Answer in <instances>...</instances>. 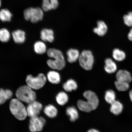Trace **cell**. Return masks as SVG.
I'll return each instance as SVG.
<instances>
[{
	"instance_id": "d6986e66",
	"label": "cell",
	"mask_w": 132,
	"mask_h": 132,
	"mask_svg": "<svg viewBox=\"0 0 132 132\" xmlns=\"http://www.w3.org/2000/svg\"><path fill=\"white\" fill-rule=\"evenodd\" d=\"M66 114L69 116L70 121H75L79 118V113L78 110L74 106L67 107L66 109Z\"/></svg>"
},
{
	"instance_id": "484cf974",
	"label": "cell",
	"mask_w": 132,
	"mask_h": 132,
	"mask_svg": "<svg viewBox=\"0 0 132 132\" xmlns=\"http://www.w3.org/2000/svg\"><path fill=\"white\" fill-rule=\"evenodd\" d=\"M34 50L36 53L38 54H43L45 53L47 51V47L44 42L38 41L34 44Z\"/></svg>"
},
{
	"instance_id": "4dcf8cb0",
	"label": "cell",
	"mask_w": 132,
	"mask_h": 132,
	"mask_svg": "<svg viewBox=\"0 0 132 132\" xmlns=\"http://www.w3.org/2000/svg\"><path fill=\"white\" fill-rule=\"evenodd\" d=\"M115 85L117 89L120 92L125 91L128 90L129 87L128 82L117 80L115 82Z\"/></svg>"
},
{
	"instance_id": "6da1fadb",
	"label": "cell",
	"mask_w": 132,
	"mask_h": 132,
	"mask_svg": "<svg viewBox=\"0 0 132 132\" xmlns=\"http://www.w3.org/2000/svg\"><path fill=\"white\" fill-rule=\"evenodd\" d=\"M10 109L11 113L18 120H24L27 116L26 108L22 102L17 98L13 99L11 100Z\"/></svg>"
},
{
	"instance_id": "9a60e30c",
	"label": "cell",
	"mask_w": 132,
	"mask_h": 132,
	"mask_svg": "<svg viewBox=\"0 0 132 132\" xmlns=\"http://www.w3.org/2000/svg\"><path fill=\"white\" fill-rule=\"evenodd\" d=\"M58 6V0H43L42 8L44 11H47L55 9Z\"/></svg>"
},
{
	"instance_id": "1f68e13d",
	"label": "cell",
	"mask_w": 132,
	"mask_h": 132,
	"mask_svg": "<svg viewBox=\"0 0 132 132\" xmlns=\"http://www.w3.org/2000/svg\"><path fill=\"white\" fill-rule=\"evenodd\" d=\"M125 24L129 27H132V12H129L123 16Z\"/></svg>"
},
{
	"instance_id": "ba28073f",
	"label": "cell",
	"mask_w": 132,
	"mask_h": 132,
	"mask_svg": "<svg viewBox=\"0 0 132 132\" xmlns=\"http://www.w3.org/2000/svg\"><path fill=\"white\" fill-rule=\"evenodd\" d=\"M43 108V105L39 102L34 101L28 104L26 107L28 116L30 118L39 116Z\"/></svg>"
},
{
	"instance_id": "8fae6325",
	"label": "cell",
	"mask_w": 132,
	"mask_h": 132,
	"mask_svg": "<svg viewBox=\"0 0 132 132\" xmlns=\"http://www.w3.org/2000/svg\"><path fill=\"white\" fill-rule=\"evenodd\" d=\"M40 38L44 41L52 43L54 39V31L51 29H43L40 32Z\"/></svg>"
},
{
	"instance_id": "3957f363",
	"label": "cell",
	"mask_w": 132,
	"mask_h": 132,
	"mask_svg": "<svg viewBox=\"0 0 132 132\" xmlns=\"http://www.w3.org/2000/svg\"><path fill=\"white\" fill-rule=\"evenodd\" d=\"M79 64L84 70H90L93 68L94 58L92 51L88 50L82 51L79 59Z\"/></svg>"
},
{
	"instance_id": "836d02e7",
	"label": "cell",
	"mask_w": 132,
	"mask_h": 132,
	"mask_svg": "<svg viewBox=\"0 0 132 132\" xmlns=\"http://www.w3.org/2000/svg\"><path fill=\"white\" fill-rule=\"evenodd\" d=\"M87 132H100L98 130L95 128H91L89 129Z\"/></svg>"
},
{
	"instance_id": "d6a6232c",
	"label": "cell",
	"mask_w": 132,
	"mask_h": 132,
	"mask_svg": "<svg viewBox=\"0 0 132 132\" xmlns=\"http://www.w3.org/2000/svg\"><path fill=\"white\" fill-rule=\"evenodd\" d=\"M128 39L130 41H132V28L130 30L128 35Z\"/></svg>"
},
{
	"instance_id": "7c38bea8",
	"label": "cell",
	"mask_w": 132,
	"mask_h": 132,
	"mask_svg": "<svg viewBox=\"0 0 132 132\" xmlns=\"http://www.w3.org/2000/svg\"><path fill=\"white\" fill-rule=\"evenodd\" d=\"M108 28L106 24L103 21H99L97 22V26L93 29L94 33L100 37H103L106 34Z\"/></svg>"
},
{
	"instance_id": "4fadbf2b",
	"label": "cell",
	"mask_w": 132,
	"mask_h": 132,
	"mask_svg": "<svg viewBox=\"0 0 132 132\" xmlns=\"http://www.w3.org/2000/svg\"><path fill=\"white\" fill-rule=\"evenodd\" d=\"M47 54L48 57L55 60H65L62 52L58 49L50 48L47 51Z\"/></svg>"
},
{
	"instance_id": "d590c367",
	"label": "cell",
	"mask_w": 132,
	"mask_h": 132,
	"mask_svg": "<svg viewBox=\"0 0 132 132\" xmlns=\"http://www.w3.org/2000/svg\"><path fill=\"white\" fill-rule=\"evenodd\" d=\"M1 0H0V7H1Z\"/></svg>"
},
{
	"instance_id": "8992f818",
	"label": "cell",
	"mask_w": 132,
	"mask_h": 132,
	"mask_svg": "<svg viewBox=\"0 0 132 132\" xmlns=\"http://www.w3.org/2000/svg\"><path fill=\"white\" fill-rule=\"evenodd\" d=\"M46 123V120L39 116L30 118L29 129L31 132H39L42 131Z\"/></svg>"
},
{
	"instance_id": "9c48e42d",
	"label": "cell",
	"mask_w": 132,
	"mask_h": 132,
	"mask_svg": "<svg viewBox=\"0 0 132 132\" xmlns=\"http://www.w3.org/2000/svg\"><path fill=\"white\" fill-rule=\"evenodd\" d=\"M47 64L49 67L53 70H61L65 67L66 61L49 59L47 61Z\"/></svg>"
},
{
	"instance_id": "ffe728a7",
	"label": "cell",
	"mask_w": 132,
	"mask_h": 132,
	"mask_svg": "<svg viewBox=\"0 0 132 132\" xmlns=\"http://www.w3.org/2000/svg\"><path fill=\"white\" fill-rule=\"evenodd\" d=\"M56 100L58 104L60 106H64L69 101V96L65 91H61L57 93L56 96Z\"/></svg>"
},
{
	"instance_id": "5bb4252c",
	"label": "cell",
	"mask_w": 132,
	"mask_h": 132,
	"mask_svg": "<svg viewBox=\"0 0 132 132\" xmlns=\"http://www.w3.org/2000/svg\"><path fill=\"white\" fill-rule=\"evenodd\" d=\"M116 77L117 80L126 82L129 83L131 81V75L128 71L125 70H120L117 72Z\"/></svg>"
},
{
	"instance_id": "d4e9b609",
	"label": "cell",
	"mask_w": 132,
	"mask_h": 132,
	"mask_svg": "<svg viewBox=\"0 0 132 132\" xmlns=\"http://www.w3.org/2000/svg\"><path fill=\"white\" fill-rule=\"evenodd\" d=\"M77 106L78 109L82 112L89 113L93 110L86 100H78L77 103Z\"/></svg>"
},
{
	"instance_id": "83f0119b",
	"label": "cell",
	"mask_w": 132,
	"mask_h": 132,
	"mask_svg": "<svg viewBox=\"0 0 132 132\" xmlns=\"http://www.w3.org/2000/svg\"><path fill=\"white\" fill-rule=\"evenodd\" d=\"M116 98L115 92L112 90H108L105 92L104 98L107 103L111 104L114 102Z\"/></svg>"
},
{
	"instance_id": "e0dca14e",
	"label": "cell",
	"mask_w": 132,
	"mask_h": 132,
	"mask_svg": "<svg viewBox=\"0 0 132 132\" xmlns=\"http://www.w3.org/2000/svg\"><path fill=\"white\" fill-rule=\"evenodd\" d=\"M47 79L51 83L54 85L60 83L61 81V77L60 74L55 71H51L48 72Z\"/></svg>"
},
{
	"instance_id": "7a4b0ae2",
	"label": "cell",
	"mask_w": 132,
	"mask_h": 132,
	"mask_svg": "<svg viewBox=\"0 0 132 132\" xmlns=\"http://www.w3.org/2000/svg\"><path fill=\"white\" fill-rule=\"evenodd\" d=\"M16 95L18 100L28 104L35 100L37 98L35 92L27 85L19 87L16 91Z\"/></svg>"
},
{
	"instance_id": "f546056e",
	"label": "cell",
	"mask_w": 132,
	"mask_h": 132,
	"mask_svg": "<svg viewBox=\"0 0 132 132\" xmlns=\"http://www.w3.org/2000/svg\"><path fill=\"white\" fill-rule=\"evenodd\" d=\"M11 34L7 29L3 28L0 29V41L6 43L8 42L10 39Z\"/></svg>"
},
{
	"instance_id": "2e32d148",
	"label": "cell",
	"mask_w": 132,
	"mask_h": 132,
	"mask_svg": "<svg viewBox=\"0 0 132 132\" xmlns=\"http://www.w3.org/2000/svg\"><path fill=\"white\" fill-rule=\"evenodd\" d=\"M105 70L107 73L112 74L116 71L117 69V66L114 62L111 59L108 58L105 61Z\"/></svg>"
},
{
	"instance_id": "44dd1931",
	"label": "cell",
	"mask_w": 132,
	"mask_h": 132,
	"mask_svg": "<svg viewBox=\"0 0 132 132\" xmlns=\"http://www.w3.org/2000/svg\"><path fill=\"white\" fill-rule=\"evenodd\" d=\"M12 36L13 39L16 43L22 44L25 41V33L21 30H17L14 31L12 33Z\"/></svg>"
},
{
	"instance_id": "30bf717a",
	"label": "cell",
	"mask_w": 132,
	"mask_h": 132,
	"mask_svg": "<svg viewBox=\"0 0 132 132\" xmlns=\"http://www.w3.org/2000/svg\"><path fill=\"white\" fill-rule=\"evenodd\" d=\"M66 54L67 61L70 63H73L78 60L80 55L78 50L74 48L69 49L67 51Z\"/></svg>"
},
{
	"instance_id": "7402d4cb",
	"label": "cell",
	"mask_w": 132,
	"mask_h": 132,
	"mask_svg": "<svg viewBox=\"0 0 132 132\" xmlns=\"http://www.w3.org/2000/svg\"><path fill=\"white\" fill-rule=\"evenodd\" d=\"M44 112L47 116L51 118H55L58 114V110L55 106L52 105H49L44 109Z\"/></svg>"
},
{
	"instance_id": "52a82bcc",
	"label": "cell",
	"mask_w": 132,
	"mask_h": 132,
	"mask_svg": "<svg viewBox=\"0 0 132 132\" xmlns=\"http://www.w3.org/2000/svg\"><path fill=\"white\" fill-rule=\"evenodd\" d=\"M83 96L91 107L92 110L98 108L100 101L96 94L90 90L85 91L83 93Z\"/></svg>"
},
{
	"instance_id": "4316f807",
	"label": "cell",
	"mask_w": 132,
	"mask_h": 132,
	"mask_svg": "<svg viewBox=\"0 0 132 132\" xmlns=\"http://www.w3.org/2000/svg\"><path fill=\"white\" fill-rule=\"evenodd\" d=\"M12 16L10 11L7 9H2L0 10V20L3 22L10 21Z\"/></svg>"
},
{
	"instance_id": "cb8c5ba5",
	"label": "cell",
	"mask_w": 132,
	"mask_h": 132,
	"mask_svg": "<svg viewBox=\"0 0 132 132\" xmlns=\"http://www.w3.org/2000/svg\"><path fill=\"white\" fill-rule=\"evenodd\" d=\"M13 93L9 89H0V105L4 103L6 101L12 98Z\"/></svg>"
},
{
	"instance_id": "ac0fdd59",
	"label": "cell",
	"mask_w": 132,
	"mask_h": 132,
	"mask_svg": "<svg viewBox=\"0 0 132 132\" xmlns=\"http://www.w3.org/2000/svg\"><path fill=\"white\" fill-rule=\"evenodd\" d=\"M62 87L66 92H71L77 90L78 88V85L75 80L70 79L64 82L63 85Z\"/></svg>"
},
{
	"instance_id": "5b68a950",
	"label": "cell",
	"mask_w": 132,
	"mask_h": 132,
	"mask_svg": "<svg viewBox=\"0 0 132 132\" xmlns=\"http://www.w3.org/2000/svg\"><path fill=\"white\" fill-rule=\"evenodd\" d=\"M47 78L43 73H40L34 77L32 75H28L26 82L28 86L35 90H38L44 86L47 81Z\"/></svg>"
},
{
	"instance_id": "277c9868",
	"label": "cell",
	"mask_w": 132,
	"mask_h": 132,
	"mask_svg": "<svg viewBox=\"0 0 132 132\" xmlns=\"http://www.w3.org/2000/svg\"><path fill=\"white\" fill-rule=\"evenodd\" d=\"M43 10L39 7H29L24 11L25 19L30 21L33 23H36L42 20L44 16Z\"/></svg>"
},
{
	"instance_id": "e575fe53",
	"label": "cell",
	"mask_w": 132,
	"mask_h": 132,
	"mask_svg": "<svg viewBox=\"0 0 132 132\" xmlns=\"http://www.w3.org/2000/svg\"><path fill=\"white\" fill-rule=\"evenodd\" d=\"M129 95L130 100H131V101L132 102V90L130 91Z\"/></svg>"
},
{
	"instance_id": "f1b7e54d",
	"label": "cell",
	"mask_w": 132,
	"mask_h": 132,
	"mask_svg": "<svg viewBox=\"0 0 132 132\" xmlns=\"http://www.w3.org/2000/svg\"><path fill=\"white\" fill-rule=\"evenodd\" d=\"M113 57L115 60L120 62L125 59L126 54L123 51L118 49H115L113 51Z\"/></svg>"
},
{
	"instance_id": "603a6c76",
	"label": "cell",
	"mask_w": 132,
	"mask_h": 132,
	"mask_svg": "<svg viewBox=\"0 0 132 132\" xmlns=\"http://www.w3.org/2000/svg\"><path fill=\"white\" fill-rule=\"evenodd\" d=\"M110 105V111L113 114L118 115L122 113L123 108V105L119 101L115 100Z\"/></svg>"
}]
</instances>
